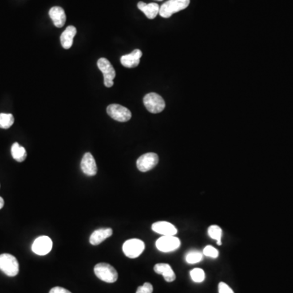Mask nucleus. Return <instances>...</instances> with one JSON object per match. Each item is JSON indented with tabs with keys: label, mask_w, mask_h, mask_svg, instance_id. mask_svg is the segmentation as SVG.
<instances>
[{
	"label": "nucleus",
	"mask_w": 293,
	"mask_h": 293,
	"mask_svg": "<svg viewBox=\"0 0 293 293\" xmlns=\"http://www.w3.org/2000/svg\"><path fill=\"white\" fill-rule=\"evenodd\" d=\"M190 0H168L160 7V17L170 18L173 14L184 10L189 6Z\"/></svg>",
	"instance_id": "f257e3e1"
},
{
	"label": "nucleus",
	"mask_w": 293,
	"mask_h": 293,
	"mask_svg": "<svg viewBox=\"0 0 293 293\" xmlns=\"http://www.w3.org/2000/svg\"><path fill=\"white\" fill-rule=\"evenodd\" d=\"M95 275L100 280L106 283H115L118 279V274L113 266L108 263H99L94 268Z\"/></svg>",
	"instance_id": "f03ea898"
},
{
	"label": "nucleus",
	"mask_w": 293,
	"mask_h": 293,
	"mask_svg": "<svg viewBox=\"0 0 293 293\" xmlns=\"http://www.w3.org/2000/svg\"><path fill=\"white\" fill-rule=\"evenodd\" d=\"M0 270L9 277L18 275L19 263L17 258L9 254L0 255Z\"/></svg>",
	"instance_id": "7ed1b4c3"
},
{
	"label": "nucleus",
	"mask_w": 293,
	"mask_h": 293,
	"mask_svg": "<svg viewBox=\"0 0 293 293\" xmlns=\"http://www.w3.org/2000/svg\"><path fill=\"white\" fill-rule=\"evenodd\" d=\"M144 104L148 112L159 113L165 108V103L163 98L156 93H149L144 98Z\"/></svg>",
	"instance_id": "20e7f679"
},
{
	"label": "nucleus",
	"mask_w": 293,
	"mask_h": 293,
	"mask_svg": "<svg viewBox=\"0 0 293 293\" xmlns=\"http://www.w3.org/2000/svg\"><path fill=\"white\" fill-rule=\"evenodd\" d=\"M144 249L145 244L144 241L138 239H128L122 246L123 253L125 254V256L132 259L140 257Z\"/></svg>",
	"instance_id": "39448f33"
},
{
	"label": "nucleus",
	"mask_w": 293,
	"mask_h": 293,
	"mask_svg": "<svg viewBox=\"0 0 293 293\" xmlns=\"http://www.w3.org/2000/svg\"><path fill=\"white\" fill-rule=\"evenodd\" d=\"M97 65L104 74V85L106 88H112L114 84L113 80L116 77V72L110 61L106 58H100L98 61Z\"/></svg>",
	"instance_id": "423d86ee"
},
{
	"label": "nucleus",
	"mask_w": 293,
	"mask_h": 293,
	"mask_svg": "<svg viewBox=\"0 0 293 293\" xmlns=\"http://www.w3.org/2000/svg\"><path fill=\"white\" fill-rule=\"evenodd\" d=\"M107 113L113 120L119 122H127L131 120L132 116L131 111L128 108L116 104L108 105L107 108Z\"/></svg>",
	"instance_id": "0eeeda50"
},
{
	"label": "nucleus",
	"mask_w": 293,
	"mask_h": 293,
	"mask_svg": "<svg viewBox=\"0 0 293 293\" xmlns=\"http://www.w3.org/2000/svg\"><path fill=\"white\" fill-rule=\"evenodd\" d=\"M181 242L179 238L175 235H170V236H161L160 239H157L156 242V246L159 251L163 253H170V252L175 251L180 247Z\"/></svg>",
	"instance_id": "6e6552de"
},
{
	"label": "nucleus",
	"mask_w": 293,
	"mask_h": 293,
	"mask_svg": "<svg viewBox=\"0 0 293 293\" xmlns=\"http://www.w3.org/2000/svg\"><path fill=\"white\" fill-rule=\"evenodd\" d=\"M158 162V155L153 152H149V153L142 155L140 158L138 159L136 164H137L139 171L141 172H148L152 170L154 167L156 166Z\"/></svg>",
	"instance_id": "1a4fd4ad"
},
{
	"label": "nucleus",
	"mask_w": 293,
	"mask_h": 293,
	"mask_svg": "<svg viewBox=\"0 0 293 293\" xmlns=\"http://www.w3.org/2000/svg\"><path fill=\"white\" fill-rule=\"evenodd\" d=\"M52 239L48 236H40L33 241L32 244V251L37 255L39 256H44L49 254L52 249Z\"/></svg>",
	"instance_id": "9d476101"
},
{
	"label": "nucleus",
	"mask_w": 293,
	"mask_h": 293,
	"mask_svg": "<svg viewBox=\"0 0 293 293\" xmlns=\"http://www.w3.org/2000/svg\"><path fill=\"white\" fill-rule=\"evenodd\" d=\"M81 171L88 176H95L97 174V165L96 160L92 153L87 152L81 159Z\"/></svg>",
	"instance_id": "9b49d317"
},
{
	"label": "nucleus",
	"mask_w": 293,
	"mask_h": 293,
	"mask_svg": "<svg viewBox=\"0 0 293 293\" xmlns=\"http://www.w3.org/2000/svg\"><path fill=\"white\" fill-rule=\"evenodd\" d=\"M152 229L154 232L162 235V236L175 235L178 233L177 228L168 222H157L153 223Z\"/></svg>",
	"instance_id": "f8f14e48"
},
{
	"label": "nucleus",
	"mask_w": 293,
	"mask_h": 293,
	"mask_svg": "<svg viewBox=\"0 0 293 293\" xmlns=\"http://www.w3.org/2000/svg\"><path fill=\"white\" fill-rule=\"evenodd\" d=\"M143 56L141 51L139 49L133 51L131 54L121 56V65L127 68H135L140 65V58Z\"/></svg>",
	"instance_id": "ddd939ff"
},
{
	"label": "nucleus",
	"mask_w": 293,
	"mask_h": 293,
	"mask_svg": "<svg viewBox=\"0 0 293 293\" xmlns=\"http://www.w3.org/2000/svg\"><path fill=\"white\" fill-rule=\"evenodd\" d=\"M49 16L56 27H63L66 22V15H65V10L61 7L56 6L52 8L49 11Z\"/></svg>",
	"instance_id": "4468645a"
},
{
	"label": "nucleus",
	"mask_w": 293,
	"mask_h": 293,
	"mask_svg": "<svg viewBox=\"0 0 293 293\" xmlns=\"http://www.w3.org/2000/svg\"><path fill=\"white\" fill-rule=\"evenodd\" d=\"M154 271L156 274L163 275L164 280L168 283H171L176 279V275H175L172 267L166 263H158V264L155 265Z\"/></svg>",
	"instance_id": "2eb2a0df"
},
{
	"label": "nucleus",
	"mask_w": 293,
	"mask_h": 293,
	"mask_svg": "<svg viewBox=\"0 0 293 293\" xmlns=\"http://www.w3.org/2000/svg\"><path fill=\"white\" fill-rule=\"evenodd\" d=\"M112 235V230L111 228H100L94 231L90 237V243L92 245H99L104 240L110 237Z\"/></svg>",
	"instance_id": "dca6fc26"
},
{
	"label": "nucleus",
	"mask_w": 293,
	"mask_h": 293,
	"mask_svg": "<svg viewBox=\"0 0 293 293\" xmlns=\"http://www.w3.org/2000/svg\"><path fill=\"white\" fill-rule=\"evenodd\" d=\"M138 9L145 14L146 17L150 20L156 17L160 12V6L156 3H151V4H145L144 2L138 3Z\"/></svg>",
	"instance_id": "f3484780"
},
{
	"label": "nucleus",
	"mask_w": 293,
	"mask_h": 293,
	"mask_svg": "<svg viewBox=\"0 0 293 293\" xmlns=\"http://www.w3.org/2000/svg\"><path fill=\"white\" fill-rule=\"evenodd\" d=\"M76 33H77V29L73 25H69L66 28L61 36V43L63 48L65 49H69L72 47L73 37L76 35Z\"/></svg>",
	"instance_id": "a211bd4d"
},
{
	"label": "nucleus",
	"mask_w": 293,
	"mask_h": 293,
	"mask_svg": "<svg viewBox=\"0 0 293 293\" xmlns=\"http://www.w3.org/2000/svg\"><path fill=\"white\" fill-rule=\"evenodd\" d=\"M11 152H12V156H13V159L18 161V162H23L24 160L26 159V156H27L26 150L22 146L20 145L18 143H14L13 144Z\"/></svg>",
	"instance_id": "6ab92c4d"
},
{
	"label": "nucleus",
	"mask_w": 293,
	"mask_h": 293,
	"mask_svg": "<svg viewBox=\"0 0 293 293\" xmlns=\"http://www.w3.org/2000/svg\"><path fill=\"white\" fill-rule=\"evenodd\" d=\"M208 233L211 239L217 240L218 245H222L221 239H222V235H223V230L220 227L217 226V225L211 226V227H208Z\"/></svg>",
	"instance_id": "aec40b11"
},
{
	"label": "nucleus",
	"mask_w": 293,
	"mask_h": 293,
	"mask_svg": "<svg viewBox=\"0 0 293 293\" xmlns=\"http://www.w3.org/2000/svg\"><path fill=\"white\" fill-rule=\"evenodd\" d=\"M14 123V116L10 113H0V128L9 129Z\"/></svg>",
	"instance_id": "412c9836"
},
{
	"label": "nucleus",
	"mask_w": 293,
	"mask_h": 293,
	"mask_svg": "<svg viewBox=\"0 0 293 293\" xmlns=\"http://www.w3.org/2000/svg\"><path fill=\"white\" fill-rule=\"evenodd\" d=\"M203 259V254L199 251H191L187 254L186 261L189 264H195Z\"/></svg>",
	"instance_id": "4be33fe9"
},
{
	"label": "nucleus",
	"mask_w": 293,
	"mask_h": 293,
	"mask_svg": "<svg viewBox=\"0 0 293 293\" xmlns=\"http://www.w3.org/2000/svg\"><path fill=\"white\" fill-rule=\"evenodd\" d=\"M191 279L195 282V283H201L204 280L205 278V274H204V270L200 268H195L191 270L190 272Z\"/></svg>",
	"instance_id": "5701e85b"
},
{
	"label": "nucleus",
	"mask_w": 293,
	"mask_h": 293,
	"mask_svg": "<svg viewBox=\"0 0 293 293\" xmlns=\"http://www.w3.org/2000/svg\"><path fill=\"white\" fill-rule=\"evenodd\" d=\"M203 254L205 256L210 257V258H217L219 257V251L216 249L215 247H213V246H206L204 248V251H203Z\"/></svg>",
	"instance_id": "b1692460"
},
{
	"label": "nucleus",
	"mask_w": 293,
	"mask_h": 293,
	"mask_svg": "<svg viewBox=\"0 0 293 293\" xmlns=\"http://www.w3.org/2000/svg\"><path fill=\"white\" fill-rule=\"evenodd\" d=\"M153 287L150 283H145L140 287H138L136 293H152Z\"/></svg>",
	"instance_id": "393cba45"
},
{
	"label": "nucleus",
	"mask_w": 293,
	"mask_h": 293,
	"mask_svg": "<svg viewBox=\"0 0 293 293\" xmlns=\"http://www.w3.org/2000/svg\"><path fill=\"white\" fill-rule=\"evenodd\" d=\"M219 293H235L233 291L232 289L229 287L227 283L221 282L219 284Z\"/></svg>",
	"instance_id": "a878e982"
},
{
	"label": "nucleus",
	"mask_w": 293,
	"mask_h": 293,
	"mask_svg": "<svg viewBox=\"0 0 293 293\" xmlns=\"http://www.w3.org/2000/svg\"><path fill=\"white\" fill-rule=\"evenodd\" d=\"M49 293H72L69 290L61 287H55L51 289Z\"/></svg>",
	"instance_id": "bb28decb"
},
{
	"label": "nucleus",
	"mask_w": 293,
	"mask_h": 293,
	"mask_svg": "<svg viewBox=\"0 0 293 293\" xmlns=\"http://www.w3.org/2000/svg\"><path fill=\"white\" fill-rule=\"evenodd\" d=\"M4 205H5V200L0 196V210L4 207Z\"/></svg>",
	"instance_id": "cd10ccee"
},
{
	"label": "nucleus",
	"mask_w": 293,
	"mask_h": 293,
	"mask_svg": "<svg viewBox=\"0 0 293 293\" xmlns=\"http://www.w3.org/2000/svg\"><path fill=\"white\" fill-rule=\"evenodd\" d=\"M156 1H163V0H156Z\"/></svg>",
	"instance_id": "c85d7f7f"
}]
</instances>
